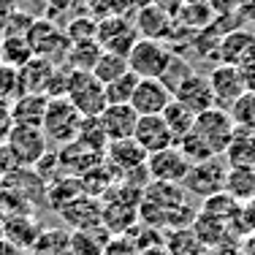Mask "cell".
I'll return each instance as SVG.
<instances>
[{"mask_svg":"<svg viewBox=\"0 0 255 255\" xmlns=\"http://www.w3.org/2000/svg\"><path fill=\"white\" fill-rule=\"evenodd\" d=\"M65 98L71 101V106L76 109L82 117H101L106 103V90L98 82V76L93 71H71L68 79V93Z\"/></svg>","mask_w":255,"mask_h":255,"instance_id":"cell-2","label":"cell"},{"mask_svg":"<svg viewBox=\"0 0 255 255\" xmlns=\"http://www.w3.org/2000/svg\"><path fill=\"white\" fill-rule=\"evenodd\" d=\"M60 217L71 231H93L103 226V204L95 196H79L60 209Z\"/></svg>","mask_w":255,"mask_h":255,"instance_id":"cell-14","label":"cell"},{"mask_svg":"<svg viewBox=\"0 0 255 255\" xmlns=\"http://www.w3.org/2000/svg\"><path fill=\"white\" fill-rule=\"evenodd\" d=\"M0 255H19V250H16V247H11L5 239H0Z\"/></svg>","mask_w":255,"mask_h":255,"instance_id":"cell-51","label":"cell"},{"mask_svg":"<svg viewBox=\"0 0 255 255\" xmlns=\"http://www.w3.org/2000/svg\"><path fill=\"white\" fill-rule=\"evenodd\" d=\"M177 147H179V152L187 157V163H190V166H198V163H206V160H212V157H217V155L212 152V149L206 147V144H204L193 130L187 133L185 138H179Z\"/></svg>","mask_w":255,"mask_h":255,"instance_id":"cell-36","label":"cell"},{"mask_svg":"<svg viewBox=\"0 0 255 255\" xmlns=\"http://www.w3.org/2000/svg\"><path fill=\"white\" fill-rule=\"evenodd\" d=\"M231 117L239 130L255 133V93H245L239 101L231 106Z\"/></svg>","mask_w":255,"mask_h":255,"instance_id":"cell-37","label":"cell"},{"mask_svg":"<svg viewBox=\"0 0 255 255\" xmlns=\"http://www.w3.org/2000/svg\"><path fill=\"white\" fill-rule=\"evenodd\" d=\"M209 84H212V95H215V106L231 112L236 101L247 93L245 90V79H242V68H234V65H215L209 71Z\"/></svg>","mask_w":255,"mask_h":255,"instance_id":"cell-12","label":"cell"},{"mask_svg":"<svg viewBox=\"0 0 255 255\" xmlns=\"http://www.w3.org/2000/svg\"><path fill=\"white\" fill-rule=\"evenodd\" d=\"M65 35H68L71 44L93 41L95 35H98V19H95V16H74V19L65 25Z\"/></svg>","mask_w":255,"mask_h":255,"instance_id":"cell-38","label":"cell"},{"mask_svg":"<svg viewBox=\"0 0 255 255\" xmlns=\"http://www.w3.org/2000/svg\"><path fill=\"white\" fill-rule=\"evenodd\" d=\"M171 93H174V101H179L185 109H190L196 117L215 109V95H212L209 76L198 74V71H185L179 76V82L171 87Z\"/></svg>","mask_w":255,"mask_h":255,"instance_id":"cell-7","label":"cell"},{"mask_svg":"<svg viewBox=\"0 0 255 255\" xmlns=\"http://www.w3.org/2000/svg\"><path fill=\"white\" fill-rule=\"evenodd\" d=\"M163 245L168 247V253L171 255H204L206 247L201 245V239L196 236V231L190 228H174L166 234V239H163Z\"/></svg>","mask_w":255,"mask_h":255,"instance_id":"cell-29","label":"cell"},{"mask_svg":"<svg viewBox=\"0 0 255 255\" xmlns=\"http://www.w3.org/2000/svg\"><path fill=\"white\" fill-rule=\"evenodd\" d=\"M0 239H3V217H0Z\"/></svg>","mask_w":255,"mask_h":255,"instance_id":"cell-52","label":"cell"},{"mask_svg":"<svg viewBox=\"0 0 255 255\" xmlns=\"http://www.w3.org/2000/svg\"><path fill=\"white\" fill-rule=\"evenodd\" d=\"M133 138L141 144V149L147 155H155V152H160V149H168V147L177 144L174 136H171V130H168V125H166V120H163L160 114L138 117V125H136Z\"/></svg>","mask_w":255,"mask_h":255,"instance_id":"cell-18","label":"cell"},{"mask_svg":"<svg viewBox=\"0 0 255 255\" xmlns=\"http://www.w3.org/2000/svg\"><path fill=\"white\" fill-rule=\"evenodd\" d=\"M147 171H149V182H168V185H182L190 174V163L187 157L179 152V147L160 149V152L147 157Z\"/></svg>","mask_w":255,"mask_h":255,"instance_id":"cell-10","label":"cell"},{"mask_svg":"<svg viewBox=\"0 0 255 255\" xmlns=\"http://www.w3.org/2000/svg\"><path fill=\"white\" fill-rule=\"evenodd\" d=\"M14 11H16V0H0V35H3V27Z\"/></svg>","mask_w":255,"mask_h":255,"instance_id":"cell-47","label":"cell"},{"mask_svg":"<svg viewBox=\"0 0 255 255\" xmlns=\"http://www.w3.org/2000/svg\"><path fill=\"white\" fill-rule=\"evenodd\" d=\"M57 157H60V166H63V174L79 177V179H82L84 174H90L93 168H98L101 163L106 160L103 152L90 149L87 144H82V141H71V144H65V147H60Z\"/></svg>","mask_w":255,"mask_h":255,"instance_id":"cell-16","label":"cell"},{"mask_svg":"<svg viewBox=\"0 0 255 255\" xmlns=\"http://www.w3.org/2000/svg\"><path fill=\"white\" fill-rule=\"evenodd\" d=\"M163 120H166L168 130H171L174 141H179V138H185L187 133L193 130V125H196V114L190 112V109H185L179 101H171L166 106V112L160 114Z\"/></svg>","mask_w":255,"mask_h":255,"instance_id":"cell-32","label":"cell"},{"mask_svg":"<svg viewBox=\"0 0 255 255\" xmlns=\"http://www.w3.org/2000/svg\"><path fill=\"white\" fill-rule=\"evenodd\" d=\"M177 25H182L187 30V33H201V30L212 27L215 25V14H212V8L206 3H190V5H182L177 11Z\"/></svg>","mask_w":255,"mask_h":255,"instance_id":"cell-28","label":"cell"},{"mask_svg":"<svg viewBox=\"0 0 255 255\" xmlns=\"http://www.w3.org/2000/svg\"><path fill=\"white\" fill-rule=\"evenodd\" d=\"M71 5H74V0H46V11H49V16H46V19L54 22V16L63 14V11H68Z\"/></svg>","mask_w":255,"mask_h":255,"instance_id":"cell-46","label":"cell"},{"mask_svg":"<svg viewBox=\"0 0 255 255\" xmlns=\"http://www.w3.org/2000/svg\"><path fill=\"white\" fill-rule=\"evenodd\" d=\"M27 44L33 49L35 57H46V60H57V57H68V49H71V41L65 35L63 27H57V22L46 19V16H38L33 22V27L27 30Z\"/></svg>","mask_w":255,"mask_h":255,"instance_id":"cell-5","label":"cell"},{"mask_svg":"<svg viewBox=\"0 0 255 255\" xmlns=\"http://www.w3.org/2000/svg\"><path fill=\"white\" fill-rule=\"evenodd\" d=\"M46 106H49V98H46V95L22 93L19 98L11 103V117H14V125L41 128V125H44Z\"/></svg>","mask_w":255,"mask_h":255,"instance_id":"cell-21","label":"cell"},{"mask_svg":"<svg viewBox=\"0 0 255 255\" xmlns=\"http://www.w3.org/2000/svg\"><path fill=\"white\" fill-rule=\"evenodd\" d=\"M171 101H174V93L163 79H138L130 106L136 109L138 117H152V114L166 112V106Z\"/></svg>","mask_w":255,"mask_h":255,"instance_id":"cell-13","label":"cell"},{"mask_svg":"<svg viewBox=\"0 0 255 255\" xmlns=\"http://www.w3.org/2000/svg\"><path fill=\"white\" fill-rule=\"evenodd\" d=\"M174 65V52L163 41L138 38L128 52V71L138 79H166Z\"/></svg>","mask_w":255,"mask_h":255,"instance_id":"cell-1","label":"cell"},{"mask_svg":"<svg viewBox=\"0 0 255 255\" xmlns=\"http://www.w3.org/2000/svg\"><path fill=\"white\" fill-rule=\"evenodd\" d=\"M87 5H90V11H93V14L98 16V22H101V19H106V16L123 14L130 3H128V0H87Z\"/></svg>","mask_w":255,"mask_h":255,"instance_id":"cell-42","label":"cell"},{"mask_svg":"<svg viewBox=\"0 0 255 255\" xmlns=\"http://www.w3.org/2000/svg\"><path fill=\"white\" fill-rule=\"evenodd\" d=\"M33 57L35 54L30 49L27 38H22V35H3L0 38V65H8V68L19 71Z\"/></svg>","mask_w":255,"mask_h":255,"instance_id":"cell-27","label":"cell"},{"mask_svg":"<svg viewBox=\"0 0 255 255\" xmlns=\"http://www.w3.org/2000/svg\"><path fill=\"white\" fill-rule=\"evenodd\" d=\"M226 177H228V166H223L220 157H212L206 163L190 166V174L182 182V187L201 198H212L217 193H226Z\"/></svg>","mask_w":255,"mask_h":255,"instance_id":"cell-9","label":"cell"},{"mask_svg":"<svg viewBox=\"0 0 255 255\" xmlns=\"http://www.w3.org/2000/svg\"><path fill=\"white\" fill-rule=\"evenodd\" d=\"M35 19H38L35 14H30V11H25V8H16L14 14H11V19L5 22L3 35H22V38H25L27 30L33 27V22H35Z\"/></svg>","mask_w":255,"mask_h":255,"instance_id":"cell-40","label":"cell"},{"mask_svg":"<svg viewBox=\"0 0 255 255\" xmlns=\"http://www.w3.org/2000/svg\"><path fill=\"white\" fill-rule=\"evenodd\" d=\"M30 253L33 255H74V247H71V231L44 228Z\"/></svg>","mask_w":255,"mask_h":255,"instance_id":"cell-26","label":"cell"},{"mask_svg":"<svg viewBox=\"0 0 255 255\" xmlns=\"http://www.w3.org/2000/svg\"><path fill=\"white\" fill-rule=\"evenodd\" d=\"M82 114L71 106L68 98H52L49 106H46V114H44V130L46 141L57 144V147H65V144L76 141L79 136V125H82Z\"/></svg>","mask_w":255,"mask_h":255,"instance_id":"cell-3","label":"cell"},{"mask_svg":"<svg viewBox=\"0 0 255 255\" xmlns=\"http://www.w3.org/2000/svg\"><path fill=\"white\" fill-rule=\"evenodd\" d=\"M44 196H46V204L52 206L54 212H60L63 206H68L74 198L84 196V187H82V179L79 177H68L63 174L60 179H54L52 185L44 187Z\"/></svg>","mask_w":255,"mask_h":255,"instance_id":"cell-24","label":"cell"},{"mask_svg":"<svg viewBox=\"0 0 255 255\" xmlns=\"http://www.w3.org/2000/svg\"><path fill=\"white\" fill-rule=\"evenodd\" d=\"M14 130V117H11V106L0 103V144H5L8 133Z\"/></svg>","mask_w":255,"mask_h":255,"instance_id":"cell-45","label":"cell"},{"mask_svg":"<svg viewBox=\"0 0 255 255\" xmlns=\"http://www.w3.org/2000/svg\"><path fill=\"white\" fill-rule=\"evenodd\" d=\"M22 95V82H19V71L0 65V103L11 106L16 98Z\"/></svg>","mask_w":255,"mask_h":255,"instance_id":"cell-39","label":"cell"},{"mask_svg":"<svg viewBox=\"0 0 255 255\" xmlns=\"http://www.w3.org/2000/svg\"><path fill=\"white\" fill-rule=\"evenodd\" d=\"M217 57L223 65H234V68H245L247 63L255 60V33L247 27H231L223 33L220 46H217Z\"/></svg>","mask_w":255,"mask_h":255,"instance_id":"cell-11","label":"cell"},{"mask_svg":"<svg viewBox=\"0 0 255 255\" xmlns=\"http://www.w3.org/2000/svg\"><path fill=\"white\" fill-rule=\"evenodd\" d=\"M193 133H196L217 157H223V152L228 149V144L234 141V136H236V123H234V117H231V112L215 106V109H209V112H204L196 117Z\"/></svg>","mask_w":255,"mask_h":255,"instance_id":"cell-4","label":"cell"},{"mask_svg":"<svg viewBox=\"0 0 255 255\" xmlns=\"http://www.w3.org/2000/svg\"><path fill=\"white\" fill-rule=\"evenodd\" d=\"M5 147L11 149L14 160L19 168H33L46 152H49V141H46L41 128H27V125H14V130L5 138Z\"/></svg>","mask_w":255,"mask_h":255,"instance_id":"cell-6","label":"cell"},{"mask_svg":"<svg viewBox=\"0 0 255 255\" xmlns=\"http://www.w3.org/2000/svg\"><path fill=\"white\" fill-rule=\"evenodd\" d=\"M41 223L35 220L30 212H14V215L3 217V239L19 253H30L33 245L41 236Z\"/></svg>","mask_w":255,"mask_h":255,"instance_id":"cell-15","label":"cell"},{"mask_svg":"<svg viewBox=\"0 0 255 255\" xmlns=\"http://www.w3.org/2000/svg\"><path fill=\"white\" fill-rule=\"evenodd\" d=\"M128 3L138 11V8H147V5H160V0H128Z\"/></svg>","mask_w":255,"mask_h":255,"instance_id":"cell-50","label":"cell"},{"mask_svg":"<svg viewBox=\"0 0 255 255\" xmlns=\"http://www.w3.org/2000/svg\"><path fill=\"white\" fill-rule=\"evenodd\" d=\"M101 125L106 130L109 141H123V138H133L138 125V114L130 103H120V106H106L101 114Z\"/></svg>","mask_w":255,"mask_h":255,"instance_id":"cell-20","label":"cell"},{"mask_svg":"<svg viewBox=\"0 0 255 255\" xmlns=\"http://www.w3.org/2000/svg\"><path fill=\"white\" fill-rule=\"evenodd\" d=\"M223 157H226L228 168H255V133L236 128V136L223 152Z\"/></svg>","mask_w":255,"mask_h":255,"instance_id":"cell-23","label":"cell"},{"mask_svg":"<svg viewBox=\"0 0 255 255\" xmlns=\"http://www.w3.org/2000/svg\"><path fill=\"white\" fill-rule=\"evenodd\" d=\"M57 68V63L46 57H33L30 63H25L19 68V82H22V93H35V95H44L46 93V84Z\"/></svg>","mask_w":255,"mask_h":255,"instance_id":"cell-22","label":"cell"},{"mask_svg":"<svg viewBox=\"0 0 255 255\" xmlns=\"http://www.w3.org/2000/svg\"><path fill=\"white\" fill-rule=\"evenodd\" d=\"M242 0H206V5L212 8V14L215 16H228L234 14V8H239Z\"/></svg>","mask_w":255,"mask_h":255,"instance_id":"cell-44","label":"cell"},{"mask_svg":"<svg viewBox=\"0 0 255 255\" xmlns=\"http://www.w3.org/2000/svg\"><path fill=\"white\" fill-rule=\"evenodd\" d=\"M106 228H93V231H71V247L74 255H103V247L109 242Z\"/></svg>","mask_w":255,"mask_h":255,"instance_id":"cell-30","label":"cell"},{"mask_svg":"<svg viewBox=\"0 0 255 255\" xmlns=\"http://www.w3.org/2000/svg\"><path fill=\"white\" fill-rule=\"evenodd\" d=\"M138 255H171V253H168L166 245H157V247H147V250H141Z\"/></svg>","mask_w":255,"mask_h":255,"instance_id":"cell-49","label":"cell"},{"mask_svg":"<svg viewBox=\"0 0 255 255\" xmlns=\"http://www.w3.org/2000/svg\"><path fill=\"white\" fill-rule=\"evenodd\" d=\"M242 79H245V90H247V93H255V60L242 68Z\"/></svg>","mask_w":255,"mask_h":255,"instance_id":"cell-48","label":"cell"},{"mask_svg":"<svg viewBox=\"0 0 255 255\" xmlns=\"http://www.w3.org/2000/svg\"><path fill=\"white\" fill-rule=\"evenodd\" d=\"M0 38H3V35H0Z\"/></svg>","mask_w":255,"mask_h":255,"instance_id":"cell-53","label":"cell"},{"mask_svg":"<svg viewBox=\"0 0 255 255\" xmlns=\"http://www.w3.org/2000/svg\"><path fill=\"white\" fill-rule=\"evenodd\" d=\"M68 79H71V68H54V74L49 79V84H46V98H65V93H68Z\"/></svg>","mask_w":255,"mask_h":255,"instance_id":"cell-43","label":"cell"},{"mask_svg":"<svg viewBox=\"0 0 255 255\" xmlns=\"http://www.w3.org/2000/svg\"><path fill=\"white\" fill-rule=\"evenodd\" d=\"M133 25H136L141 38L163 41V38H171L174 35V25H177V22H174V16L168 14L163 5H147V8H138Z\"/></svg>","mask_w":255,"mask_h":255,"instance_id":"cell-19","label":"cell"},{"mask_svg":"<svg viewBox=\"0 0 255 255\" xmlns=\"http://www.w3.org/2000/svg\"><path fill=\"white\" fill-rule=\"evenodd\" d=\"M147 157H149V155L141 149V144H138L136 138L109 141V147H106V163L120 174V177H125V174H130V171L144 168V166H147Z\"/></svg>","mask_w":255,"mask_h":255,"instance_id":"cell-17","label":"cell"},{"mask_svg":"<svg viewBox=\"0 0 255 255\" xmlns=\"http://www.w3.org/2000/svg\"><path fill=\"white\" fill-rule=\"evenodd\" d=\"M136 84H138V76L136 74H123L120 79H114V82L103 84V90H106V103L109 106H120V103H130L133 93H136Z\"/></svg>","mask_w":255,"mask_h":255,"instance_id":"cell-34","label":"cell"},{"mask_svg":"<svg viewBox=\"0 0 255 255\" xmlns=\"http://www.w3.org/2000/svg\"><path fill=\"white\" fill-rule=\"evenodd\" d=\"M226 193L236 204L255 201V168H228Z\"/></svg>","mask_w":255,"mask_h":255,"instance_id":"cell-25","label":"cell"},{"mask_svg":"<svg viewBox=\"0 0 255 255\" xmlns=\"http://www.w3.org/2000/svg\"><path fill=\"white\" fill-rule=\"evenodd\" d=\"M138 253L141 250L130 239V234H112L106 247H103V255H138Z\"/></svg>","mask_w":255,"mask_h":255,"instance_id":"cell-41","label":"cell"},{"mask_svg":"<svg viewBox=\"0 0 255 255\" xmlns=\"http://www.w3.org/2000/svg\"><path fill=\"white\" fill-rule=\"evenodd\" d=\"M101 54H103V49L95 38L93 41H79V44H71L65 63H68L71 71H93Z\"/></svg>","mask_w":255,"mask_h":255,"instance_id":"cell-31","label":"cell"},{"mask_svg":"<svg viewBox=\"0 0 255 255\" xmlns=\"http://www.w3.org/2000/svg\"><path fill=\"white\" fill-rule=\"evenodd\" d=\"M76 141L87 144L90 149H98V152H103V155H106V147H109V136H106V130H103L98 117H84L82 120Z\"/></svg>","mask_w":255,"mask_h":255,"instance_id":"cell-35","label":"cell"},{"mask_svg":"<svg viewBox=\"0 0 255 255\" xmlns=\"http://www.w3.org/2000/svg\"><path fill=\"white\" fill-rule=\"evenodd\" d=\"M93 74L98 76L101 84H109L114 79H120L123 74H128V57L125 54H114V52H103L95 63Z\"/></svg>","mask_w":255,"mask_h":255,"instance_id":"cell-33","label":"cell"},{"mask_svg":"<svg viewBox=\"0 0 255 255\" xmlns=\"http://www.w3.org/2000/svg\"><path fill=\"white\" fill-rule=\"evenodd\" d=\"M141 38L138 35L136 25L128 19L125 14H117V16H106V19L98 22V35L95 41L101 44L103 52H114V54H125L133 49V44Z\"/></svg>","mask_w":255,"mask_h":255,"instance_id":"cell-8","label":"cell"}]
</instances>
